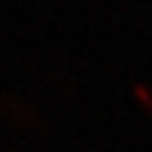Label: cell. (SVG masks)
<instances>
[{
  "label": "cell",
  "instance_id": "6da1fadb",
  "mask_svg": "<svg viewBox=\"0 0 152 152\" xmlns=\"http://www.w3.org/2000/svg\"><path fill=\"white\" fill-rule=\"evenodd\" d=\"M130 97H132V102L140 107L142 112H147V115L152 117V87L150 85H145V82H135V85L130 87Z\"/></svg>",
  "mask_w": 152,
  "mask_h": 152
}]
</instances>
